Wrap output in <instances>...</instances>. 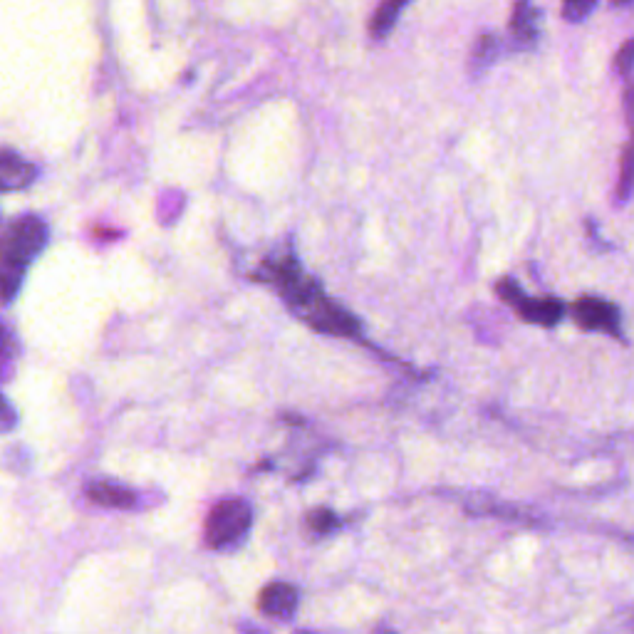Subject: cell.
Wrapping results in <instances>:
<instances>
[{"label": "cell", "instance_id": "1", "mask_svg": "<svg viewBox=\"0 0 634 634\" xmlns=\"http://www.w3.org/2000/svg\"><path fill=\"white\" fill-rule=\"evenodd\" d=\"M268 275L280 288L285 303L305 322H310L315 330L332 332V335H357L360 332V322L342 308H337L335 303H330L320 285L310 275H305L293 258L270 263Z\"/></svg>", "mask_w": 634, "mask_h": 634}, {"label": "cell", "instance_id": "2", "mask_svg": "<svg viewBox=\"0 0 634 634\" xmlns=\"http://www.w3.org/2000/svg\"><path fill=\"white\" fill-rule=\"evenodd\" d=\"M48 243V228L40 218L23 216L10 223L0 238V303H10L23 285L25 270Z\"/></svg>", "mask_w": 634, "mask_h": 634}, {"label": "cell", "instance_id": "3", "mask_svg": "<svg viewBox=\"0 0 634 634\" xmlns=\"http://www.w3.org/2000/svg\"><path fill=\"white\" fill-rule=\"evenodd\" d=\"M253 513L251 506L241 498H228L213 506V511L206 518V543L213 550L231 548L246 538L248 528H251Z\"/></svg>", "mask_w": 634, "mask_h": 634}, {"label": "cell", "instance_id": "4", "mask_svg": "<svg viewBox=\"0 0 634 634\" xmlns=\"http://www.w3.org/2000/svg\"><path fill=\"white\" fill-rule=\"evenodd\" d=\"M573 317L585 330H605L610 335H620V317L615 305L600 298H580L573 305Z\"/></svg>", "mask_w": 634, "mask_h": 634}, {"label": "cell", "instance_id": "5", "mask_svg": "<svg viewBox=\"0 0 634 634\" xmlns=\"http://www.w3.org/2000/svg\"><path fill=\"white\" fill-rule=\"evenodd\" d=\"M261 612L275 620H290L298 610V590L288 582H273L261 592Z\"/></svg>", "mask_w": 634, "mask_h": 634}, {"label": "cell", "instance_id": "6", "mask_svg": "<svg viewBox=\"0 0 634 634\" xmlns=\"http://www.w3.org/2000/svg\"><path fill=\"white\" fill-rule=\"evenodd\" d=\"M35 166L13 152H0V191H20L33 184Z\"/></svg>", "mask_w": 634, "mask_h": 634}, {"label": "cell", "instance_id": "7", "mask_svg": "<svg viewBox=\"0 0 634 634\" xmlns=\"http://www.w3.org/2000/svg\"><path fill=\"white\" fill-rule=\"evenodd\" d=\"M87 496L90 501H95L97 506L105 508H132L137 496L134 491H129L127 486H119L114 481H95L87 486Z\"/></svg>", "mask_w": 634, "mask_h": 634}, {"label": "cell", "instance_id": "8", "mask_svg": "<svg viewBox=\"0 0 634 634\" xmlns=\"http://www.w3.org/2000/svg\"><path fill=\"white\" fill-rule=\"evenodd\" d=\"M518 313H521L523 320L535 322V325L553 327L560 322L565 308L563 303H558L555 298H526V303L518 308Z\"/></svg>", "mask_w": 634, "mask_h": 634}, {"label": "cell", "instance_id": "9", "mask_svg": "<svg viewBox=\"0 0 634 634\" xmlns=\"http://www.w3.org/2000/svg\"><path fill=\"white\" fill-rule=\"evenodd\" d=\"M404 8L402 0H387V3H382L377 8V13L372 15V23H370V30H372V38H384V35L389 33V30L394 28V20H397L399 10Z\"/></svg>", "mask_w": 634, "mask_h": 634}, {"label": "cell", "instance_id": "10", "mask_svg": "<svg viewBox=\"0 0 634 634\" xmlns=\"http://www.w3.org/2000/svg\"><path fill=\"white\" fill-rule=\"evenodd\" d=\"M511 33L518 43H533L535 25H533V10H530L528 3H521L513 8Z\"/></svg>", "mask_w": 634, "mask_h": 634}, {"label": "cell", "instance_id": "11", "mask_svg": "<svg viewBox=\"0 0 634 634\" xmlns=\"http://www.w3.org/2000/svg\"><path fill=\"white\" fill-rule=\"evenodd\" d=\"M634 191V144L630 142L622 152L620 161V181H617V199L627 201Z\"/></svg>", "mask_w": 634, "mask_h": 634}, {"label": "cell", "instance_id": "12", "mask_svg": "<svg viewBox=\"0 0 634 634\" xmlns=\"http://www.w3.org/2000/svg\"><path fill=\"white\" fill-rule=\"evenodd\" d=\"M496 50H498V38H493V35H483V38L478 40L474 55H471L476 72L483 70V67H486L491 60H496Z\"/></svg>", "mask_w": 634, "mask_h": 634}, {"label": "cell", "instance_id": "13", "mask_svg": "<svg viewBox=\"0 0 634 634\" xmlns=\"http://www.w3.org/2000/svg\"><path fill=\"white\" fill-rule=\"evenodd\" d=\"M496 290H498V295H501V300H506V303L516 310L521 308V305L526 303V298H528V295L521 290V285L513 283V280H501V283L496 285Z\"/></svg>", "mask_w": 634, "mask_h": 634}, {"label": "cell", "instance_id": "14", "mask_svg": "<svg viewBox=\"0 0 634 634\" xmlns=\"http://www.w3.org/2000/svg\"><path fill=\"white\" fill-rule=\"evenodd\" d=\"M592 10H595V3H590V0H568L563 5V18L570 23H582Z\"/></svg>", "mask_w": 634, "mask_h": 634}, {"label": "cell", "instance_id": "15", "mask_svg": "<svg viewBox=\"0 0 634 634\" xmlns=\"http://www.w3.org/2000/svg\"><path fill=\"white\" fill-rule=\"evenodd\" d=\"M615 70L620 72L622 77H627L634 70V38L627 40L615 55Z\"/></svg>", "mask_w": 634, "mask_h": 634}, {"label": "cell", "instance_id": "16", "mask_svg": "<svg viewBox=\"0 0 634 634\" xmlns=\"http://www.w3.org/2000/svg\"><path fill=\"white\" fill-rule=\"evenodd\" d=\"M310 526H313L317 533H327L337 526V518L332 516L330 511H313L310 513Z\"/></svg>", "mask_w": 634, "mask_h": 634}, {"label": "cell", "instance_id": "17", "mask_svg": "<svg viewBox=\"0 0 634 634\" xmlns=\"http://www.w3.org/2000/svg\"><path fill=\"white\" fill-rule=\"evenodd\" d=\"M13 424H15L13 409H10V404L0 397V431H8Z\"/></svg>", "mask_w": 634, "mask_h": 634}, {"label": "cell", "instance_id": "18", "mask_svg": "<svg viewBox=\"0 0 634 634\" xmlns=\"http://www.w3.org/2000/svg\"><path fill=\"white\" fill-rule=\"evenodd\" d=\"M625 114H627V122H630L632 134H634V82H630L625 90ZM634 144V139H632Z\"/></svg>", "mask_w": 634, "mask_h": 634}, {"label": "cell", "instance_id": "19", "mask_svg": "<svg viewBox=\"0 0 634 634\" xmlns=\"http://www.w3.org/2000/svg\"><path fill=\"white\" fill-rule=\"evenodd\" d=\"M243 634H265V632L258 630V627H251V625H248V627H243Z\"/></svg>", "mask_w": 634, "mask_h": 634}, {"label": "cell", "instance_id": "20", "mask_svg": "<svg viewBox=\"0 0 634 634\" xmlns=\"http://www.w3.org/2000/svg\"><path fill=\"white\" fill-rule=\"evenodd\" d=\"M377 634H394V632H392V630H387V627H379Z\"/></svg>", "mask_w": 634, "mask_h": 634}, {"label": "cell", "instance_id": "21", "mask_svg": "<svg viewBox=\"0 0 634 634\" xmlns=\"http://www.w3.org/2000/svg\"><path fill=\"white\" fill-rule=\"evenodd\" d=\"M298 634H310V632H298Z\"/></svg>", "mask_w": 634, "mask_h": 634}]
</instances>
